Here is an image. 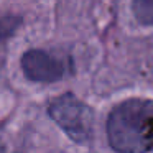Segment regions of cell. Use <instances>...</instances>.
Returning <instances> with one entry per match:
<instances>
[{"instance_id": "obj_2", "label": "cell", "mask_w": 153, "mask_h": 153, "mask_svg": "<svg viewBox=\"0 0 153 153\" xmlns=\"http://www.w3.org/2000/svg\"><path fill=\"white\" fill-rule=\"evenodd\" d=\"M50 117L76 143H89L94 137V110L74 94H63L48 107Z\"/></svg>"}, {"instance_id": "obj_6", "label": "cell", "mask_w": 153, "mask_h": 153, "mask_svg": "<svg viewBox=\"0 0 153 153\" xmlns=\"http://www.w3.org/2000/svg\"><path fill=\"white\" fill-rule=\"evenodd\" d=\"M0 146H2V138H0Z\"/></svg>"}, {"instance_id": "obj_3", "label": "cell", "mask_w": 153, "mask_h": 153, "mask_svg": "<svg viewBox=\"0 0 153 153\" xmlns=\"http://www.w3.org/2000/svg\"><path fill=\"white\" fill-rule=\"evenodd\" d=\"M25 76L35 82H56L69 73L68 61L41 50H30L22 56Z\"/></svg>"}, {"instance_id": "obj_4", "label": "cell", "mask_w": 153, "mask_h": 153, "mask_svg": "<svg viewBox=\"0 0 153 153\" xmlns=\"http://www.w3.org/2000/svg\"><path fill=\"white\" fill-rule=\"evenodd\" d=\"M132 12L140 25L153 27V0H132Z\"/></svg>"}, {"instance_id": "obj_5", "label": "cell", "mask_w": 153, "mask_h": 153, "mask_svg": "<svg viewBox=\"0 0 153 153\" xmlns=\"http://www.w3.org/2000/svg\"><path fill=\"white\" fill-rule=\"evenodd\" d=\"M18 25H20V20H18L17 17H5V15H0V45H4L5 41L15 33Z\"/></svg>"}, {"instance_id": "obj_1", "label": "cell", "mask_w": 153, "mask_h": 153, "mask_svg": "<svg viewBox=\"0 0 153 153\" xmlns=\"http://www.w3.org/2000/svg\"><path fill=\"white\" fill-rule=\"evenodd\" d=\"M107 140L117 153H153V99L117 104L107 117Z\"/></svg>"}]
</instances>
